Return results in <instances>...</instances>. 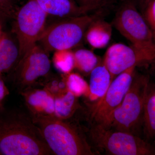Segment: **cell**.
Segmentation results:
<instances>
[{
  "mask_svg": "<svg viewBox=\"0 0 155 155\" xmlns=\"http://www.w3.org/2000/svg\"><path fill=\"white\" fill-rule=\"evenodd\" d=\"M53 62L55 67L62 74L70 73L75 68L74 51L72 49L55 51L53 55Z\"/></svg>",
  "mask_w": 155,
  "mask_h": 155,
  "instance_id": "ac0fdd59",
  "label": "cell"
},
{
  "mask_svg": "<svg viewBox=\"0 0 155 155\" xmlns=\"http://www.w3.org/2000/svg\"><path fill=\"white\" fill-rule=\"evenodd\" d=\"M89 136L95 146L111 155H153L155 149L133 134L93 124Z\"/></svg>",
  "mask_w": 155,
  "mask_h": 155,
  "instance_id": "5b68a950",
  "label": "cell"
},
{
  "mask_svg": "<svg viewBox=\"0 0 155 155\" xmlns=\"http://www.w3.org/2000/svg\"><path fill=\"white\" fill-rule=\"evenodd\" d=\"M150 85L148 78L134 73L122 102L111 115L107 128L133 134L142 123L145 101Z\"/></svg>",
  "mask_w": 155,
  "mask_h": 155,
  "instance_id": "3957f363",
  "label": "cell"
},
{
  "mask_svg": "<svg viewBox=\"0 0 155 155\" xmlns=\"http://www.w3.org/2000/svg\"><path fill=\"white\" fill-rule=\"evenodd\" d=\"M8 17L3 12L0 11V24H4Z\"/></svg>",
  "mask_w": 155,
  "mask_h": 155,
  "instance_id": "484cf974",
  "label": "cell"
},
{
  "mask_svg": "<svg viewBox=\"0 0 155 155\" xmlns=\"http://www.w3.org/2000/svg\"><path fill=\"white\" fill-rule=\"evenodd\" d=\"M155 91L150 85L147 94L143 115L142 124L147 138H155Z\"/></svg>",
  "mask_w": 155,
  "mask_h": 155,
  "instance_id": "2e32d148",
  "label": "cell"
},
{
  "mask_svg": "<svg viewBox=\"0 0 155 155\" xmlns=\"http://www.w3.org/2000/svg\"><path fill=\"white\" fill-rule=\"evenodd\" d=\"M79 5L97 9L105 4L106 0H78Z\"/></svg>",
  "mask_w": 155,
  "mask_h": 155,
  "instance_id": "603a6c76",
  "label": "cell"
},
{
  "mask_svg": "<svg viewBox=\"0 0 155 155\" xmlns=\"http://www.w3.org/2000/svg\"><path fill=\"white\" fill-rule=\"evenodd\" d=\"M4 24H0V42L2 41L5 31L4 30Z\"/></svg>",
  "mask_w": 155,
  "mask_h": 155,
  "instance_id": "4316f807",
  "label": "cell"
},
{
  "mask_svg": "<svg viewBox=\"0 0 155 155\" xmlns=\"http://www.w3.org/2000/svg\"><path fill=\"white\" fill-rule=\"evenodd\" d=\"M48 17L34 0H28L18 9L14 18L12 31L19 45V60L38 42L46 26Z\"/></svg>",
  "mask_w": 155,
  "mask_h": 155,
  "instance_id": "ba28073f",
  "label": "cell"
},
{
  "mask_svg": "<svg viewBox=\"0 0 155 155\" xmlns=\"http://www.w3.org/2000/svg\"><path fill=\"white\" fill-rule=\"evenodd\" d=\"M75 68L83 74L88 75L102 61L92 51L79 49L74 51Z\"/></svg>",
  "mask_w": 155,
  "mask_h": 155,
  "instance_id": "e0dca14e",
  "label": "cell"
},
{
  "mask_svg": "<svg viewBox=\"0 0 155 155\" xmlns=\"http://www.w3.org/2000/svg\"><path fill=\"white\" fill-rule=\"evenodd\" d=\"M102 62L113 80L129 68L155 62V55L134 45L116 43L108 48Z\"/></svg>",
  "mask_w": 155,
  "mask_h": 155,
  "instance_id": "8fae6325",
  "label": "cell"
},
{
  "mask_svg": "<svg viewBox=\"0 0 155 155\" xmlns=\"http://www.w3.org/2000/svg\"><path fill=\"white\" fill-rule=\"evenodd\" d=\"M53 155L30 114L0 113V155Z\"/></svg>",
  "mask_w": 155,
  "mask_h": 155,
  "instance_id": "6da1fadb",
  "label": "cell"
},
{
  "mask_svg": "<svg viewBox=\"0 0 155 155\" xmlns=\"http://www.w3.org/2000/svg\"><path fill=\"white\" fill-rule=\"evenodd\" d=\"M31 116H48L67 120L79 108L77 97L67 91L55 97L44 88L27 89L20 93Z\"/></svg>",
  "mask_w": 155,
  "mask_h": 155,
  "instance_id": "8992f818",
  "label": "cell"
},
{
  "mask_svg": "<svg viewBox=\"0 0 155 155\" xmlns=\"http://www.w3.org/2000/svg\"><path fill=\"white\" fill-rule=\"evenodd\" d=\"M9 94V91L3 81L2 76H0V103Z\"/></svg>",
  "mask_w": 155,
  "mask_h": 155,
  "instance_id": "cb8c5ba5",
  "label": "cell"
},
{
  "mask_svg": "<svg viewBox=\"0 0 155 155\" xmlns=\"http://www.w3.org/2000/svg\"><path fill=\"white\" fill-rule=\"evenodd\" d=\"M19 8L17 0H0V11L8 18L14 19Z\"/></svg>",
  "mask_w": 155,
  "mask_h": 155,
  "instance_id": "7402d4cb",
  "label": "cell"
},
{
  "mask_svg": "<svg viewBox=\"0 0 155 155\" xmlns=\"http://www.w3.org/2000/svg\"><path fill=\"white\" fill-rule=\"evenodd\" d=\"M45 80L43 82V88L51 93L55 97L60 96L67 92L68 90L65 81L62 76H50L48 74L45 76Z\"/></svg>",
  "mask_w": 155,
  "mask_h": 155,
  "instance_id": "ffe728a7",
  "label": "cell"
},
{
  "mask_svg": "<svg viewBox=\"0 0 155 155\" xmlns=\"http://www.w3.org/2000/svg\"><path fill=\"white\" fill-rule=\"evenodd\" d=\"M61 76L65 81L68 91L77 97L87 95L89 85L79 74L71 72L68 74H62Z\"/></svg>",
  "mask_w": 155,
  "mask_h": 155,
  "instance_id": "d6986e66",
  "label": "cell"
},
{
  "mask_svg": "<svg viewBox=\"0 0 155 155\" xmlns=\"http://www.w3.org/2000/svg\"><path fill=\"white\" fill-rule=\"evenodd\" d=\"M136 67H131L113 79L105 94L92 107L90 119L93 124L107 128L111 115L122 102L130 87Z\"/></svg>",
  "mask_w": 155,
  "mask_h": 155,
  "instance_id": "9c48e42d",
  "label": "cell"
},
{
  "mask_svg": "<svg viewBox=\"0 0 155 155\" xmlns=\"http://www.w3.org/2000/svg\"><path fill=\"white\" fill-rule=\"evenodd\" d=\"M44 11L48 16L60 19L78 17L87 14L95 10L91 7L77 5L72 0H34Z\"/></svg>",
  "mask_w": 155,
  "mask_h": 155,
  "instance_id": "7c38bea8",
  "label": "cell"
},
{
  "mask_svg": "<svg viewBox=\"0 0 155 155\" xmlns=\"http://www.w3.org/2000/svg\"><path fill=\"white\" fill-rule=\"evenodd\" d=\"M155 39V0H151L144 9L143 15Z\"/></svg>",
  "mask_w": 155,
  "mask_h": 155,
  "instance_id": "44dd1931",
  "label": "cell"
},
{
  "mask_svg": "<svg viewBox=\"0 0 155 155\" xmlns=\"http://www.w3.org/2000/svg\"><path fill=\"white\" fill-rule=\"evenodd\" d=\"M151 0H138L140 5L141 6L142 8L144 10L147 4L150 2Z\"/></svg>",
  "mask_w": 155,
  "mask_h": 155,
  "instance_id": "d4e9b609",
  "label": "cell"
},
{
  "mask_svg": "<svg viewBox=\"0 0 155 155\" xmlns=\"http://www.w3.org/2000/svg\"><path fill=\"white\" fill-rule=\"evenodd\" d=\"M102 14L100 11L93 15L60 19L46 25L38 42L48 53L72 49L80 44L91 23Z\"/></svg>",
  "mask_w": 155,
  "mask_h": 155,
  "instance_id": "277c9868",
  "label": "cell"
},
{
  "mask_svg": "<svg viewBox=\"0 0 155 155\" xmlns=\"http://www.w3.org/2000/svg\"><path fill=\"white\" fill-rule=\"evenodd\" d=\"M113 25L131 45L155 55L154 37L134 1L122 2L116 12Z\"/></svg>",
  "mask_w": 155,
  "mask_h": 155,
  "instance_id": "52a82bcc",
  "label": "cell"
},
{
  "mask_svg": "<svg viewBox=\"0 0 155 155\" xmlns=\"http://www.w3.org/2000/svg\"><path fill=\"white\" fill-rule=\"evenodd\" d=\"M51 68L48 52L36 44L19 60L14 68L13 78L20 93L34 87L39 78L47 75Z\"/></svg>",
  "mask_w": 155,
  "mask_h": 155,
  "instance_id": "30bf717a",
  "label": "cell"
},
{
  "mask_svg": "<svg viewBox=\"0 0 155 155\" xmlns=\"http://www.w3.org/2000/svg\"><path fill=\"white\" fill-rule=\"evenodd\" d=\"M112 26L101 17L95 19L87 27L84 38L94 49H102L107 45L112 35Z\"/></svg>",
  "mask_w": 155,
  "mask_h": 155,
  "instance_id": "4fadbf2b",
  "label": "cell"
},
{
  "mask_svg": "<svg viewBox=\"0 0 155 155\" xmlns=\"http://www.w3.org/2000/svg\"><path fill=\"white\" fill-rule=\"evenodd\" d=\"M20 53L17 39L5 32L0 42V76L13 70L19 62Z\"/></svg>",
  "mask_w": 155,
  "mask_h": 155,
  "instance_id": "5bb4252c",
  "label": "cell"
},
{
  "mask_svg": "<svg viewBox=\"0 0 155 155\" xmlns=\"http://www.w3.org/2000/svg\"></svg>",
  "mask_w": 155,
  "mask_h": 155,
  "instance_id": "83f0119b",
  "label": "cell"
},
{
  "mask_svg": "<svg viewBox=\"0 0 155 155\" xmlns=\"http://www.w3.org/2000/svg\"><path fill=\"white\" fill-rule=\"evenodd\" d=\"M87 95L91 101H97L107 91L112 82V76L102 61L91 72Z\"/></svg>",
  "mask_w": 155,
  "mask_h": 155,
  "instance_id": "9a60e30c",
  "label": "cell"
},
{
  "mask_svg": "<svg viewBox=\"0 0 155 155\" xmlns=\"http://www.w3.org/2000/svg\"><path fill=\"white\" fill-rule=\"evenodd\" d=\"M0 104H1V103H0Z\"/></svg>",
  "mask_w": 155,
  "mask_h": 155,
  "instance_id": "f1b7e54d",
  "label": "cell"
},
{
  "mask_svg": "<svg viewBox=\"0 0 155 155\" xmlns=\"http://www.w3.org/2000/svg\"><path fill=\"white\" fill-rule=\"evenodd\" d=\"M31 116L54 155H95L86 139L66 120L51 116Z\"/></svg>",
  "mask_w": 155,
  "mask_h": 155,
  "instance_id": "7a4b0ae2",
  "label": "cell"
}]
</instances>
